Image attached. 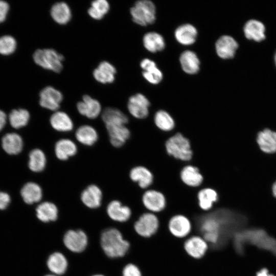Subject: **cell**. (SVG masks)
<instances>
[{
    "instance_id": "obj_1",
    "label": "cell",
    "mask_w": 276,
    "mask_h": 276,
    "mask_svg": "<svg viewBox=\"0 0 276 276\" xmlns=\"http://www.w3.org/2000/svg\"><path fill=\"white\" fill-rule=\"evenodd\" d=\"M101 245L106 255L111 258H121L129 251L130 243L114 228L104 230L101 236Z\"/></svg>"
},
{
    "instance_id": "obj_2",
    "label": "cell",
    "mask_w": 276,
    "mask_h": 276,
    "mask_svg": "<svg viewBox=\"0 0 276 276\" xmlns=\"http://www.w3.org/2000/svg\"><path fill=\"white\" fill-rule=\"evenodd\" d=\"M167 154L175 159L189 163L192 159L193 152L190 140L180 132H176L169 137L165 143Z\"/></svg>"
},
{
    "instance_id": "obj_3",
    "label": "cell",
    "mask_w": 276,
    "mask_h": 276,
    "mask_svg": "<svg viewBox=\"0 0 276 276\" xmlns=\"http://www.w3.org/2000/svg\"><path fill=\"white\" fill-rule=\"evenodd\" d=\"M160 222L156 214L146 212L134 222L133 228L135 233L143 238H150L158 232Z\"/></svg>"
},
{
    "instance_id": "obj_4",
    "label": "cell",
    "mask_w": 276,
    "mask_h": 276,
    "mask_svg": "<svg viewBox=\"0 0 276 276\" xmlns=\"http://www.w3.org/2000/svg\"><path fill=\"white\" fill-rule=\"evenodd\" d=\"M133 21L137 25L146 26L153 24L156 19V8L149 0L137 1L130 9Z\"/></svg>"
},
{
    "instance_id": "obj_5",
    "label": "cell",
    "mask_w": 276,
    "mask_h": 276,
    "mask_svg": "<svg viewBox=\"0 0 276 276\" xmlns=\"http://www.w3.org/2000/svg\"><path fill=\"white\" fill-rule=\"evenodd\" d=\"M34 62L47 70L59 73L62 69L63 56L51 49H39L33 55Z\"/></svg>"
},
{
    "instance_id": "obj_6",
    "label": "cell",
    "mask_w": 276,
    "mask_h": 276,
    "mask_svg": "<svg viewBox=\"0 0 276 276\" xmlns=\"http://www.w3.org/2000/svg\"><path fill=\"white\" fill-rule=\"evenodd\" d=\"M168 229L171 235L179 239H185L192 234L193 225L191 220L182 214H176L168 222Z\"/></svg>"
},
{
    "instance_id": "obj_7",
    "label": "cell",
    "mask_w": 276,
    "mask_h": 276,
    "mask_svg": "<svg viewBox=\"0 0 276 276\" xmlns=\"http://www.w3.org/2000/svg\"><path fill=\"white\" fill-rule=\"evenodd\" d=\"M142 202L147 211L156 214L164 211L167 206L165 195L153 189L145 190L142 196Z\"/></svg>"
},
{
    "instance_id": "obj_8",
    "label": "cell",
    "mask_w": 276,
    "mask_h": 276,
    "mask_svg": "<svg viewBox=\"0 0 276 276\" xmlns=\"http://www.w3.org/2000/svg\"><path fill=\"white\" fill-rule=\"evenodd\" d=\"M183 247L190 257L195 260H200L205 256L210 246L202 236L191 235L184 240Z\"/></svg>"
},
{
    "instance_id": "obj_9",
    "label": "cell",
    "mask_w": 276,
    "mask_h": 276,
    "mask_svg": "<svg viewBox=\"0 0 276 276\" xmlns=\"http://www.w3.org/2000/svg\"><path fill=\"white\" fill-rule=\"evenodd\" d=\"M150 107L149 100L142 94H136L130 97L127 103L129 112L138 120H144L149 117Z\"/></svg>"
},
{
    "instance_id": "obj_10",
    "label": "cell",
    "mask_w": 276,
    "mask_h": 276,
    "mask_svg": "<svg viewBox=\"0 0 276 276\" xmlns=\"http://www.w3.org/2000/svg\"><path fill=\"white\" fill-rule=\"evenodd\" d=\"M63 243L65 247L71 251L81 252L86 248L88 239L83 231L71 229L64 235Z\"/></svg>"
},
{
    "instance_id": "obj_11",
    "label": "cell",
    "mask_w": 276,
    "mask_h": 276,
    "mask_svg": "<svg viewBox=\"0 0 276 276\" xmlns=\"http://www.w3.org/2000/svg\"><path fill=\"white\" fill-rule=\"evenodd\" d=\"M130 179L144 190L149 189L154 181L152 172L143 166L132 167L129 173Z\"/></svg>"
},
{
    "instance_id": "obj_12",
    "label": "cell",
    "mask_w": 276,
    "mask_h": 276,
    "mask_svg": "<svg viewBox=\"0 0 276 276\" xmlns=\"http://www.w3.org/2000/svg\"><path fill=\"white\" fill-rule=\"evenodd\" d=\"M40 106L51 110H57L63 99L62 94L52 86H47L40 93Z\"/></svg>"
},
{
    "instance_id": "obj_13",
    "label": "cell",
    "mask_w": 276,
    "mask_h": 276,
    "mask_svg": "<svg viewBox=\"0 0 276 276\" xmlns=\"http://www.w3.org/2000/svg\"><path fill=\"white\" fill-rule=\"evenodd\" d=\"M180 178L184 185L192 188H200L203 181V176L199 169L189 163L181 169Z\"/></svg>"
},
{
    "instance_id": "obj_14",
    "label": "cell",
    "mask_w": 276,
    "mask_h": 276,
    "mask_svg": "<svg viewBox=\"0 0 276 276\" xmlns=\"http://www.w3.org/2000/svg\"><path fill=\"white\" fill-rule=\"evenodd\" d=\"M238 48V44L231 36L223 35L216 41V51L221 58L226 59L234 57Z\"/></svg>"
},
{
    "instance_id": "obj_15",
    "label": "cell",
    "mask_w": 276,
    "mask_h": 276,
    "mask_svg": "<svg viewBox=\"0 0 276 276\" xmlns=\"http://www.w3.org/2000/svg\"><path fill=\"white\" fill-rule=\"evenodd\" d=\"M107 213L113 220L119 222L128 221L132 216L131 208L128 205H123L119 200H113L107 205Z\"/></svg>"
},
{
    "instance_id": "obj_16",
    "label": "cell",
    "mask_w": 276,
    "mask_h": 276,
    "mask_svg": "<svg viewBox=\"0 0 276 276\" xmlns=\"http://www.w3.org/2000/svg\"><path fill=\"white\" fill-rule=\"evenodd\" d=\"M256 141L260 149L264 153H276L275 131L265 128L258 133Z\"/></svg>"
},
{
    "instance_id": "obj_17",
    "label": "cell",
    "mask_w": 276,
    "mask_h": 276,
    "mask_svg": "<svg viewBox=\"0 0 276 276\" xmlns=\"http://www.w3.org/2000/svg\"><path fill=\"white\" fill-rule=\"evenodd\" d=\"M106 127L110 142L115 147L123 146L131 137V131L126 125H110Z\"/></svg>"
},
{
    "instance_id": "obj_18",
    "label": "cell",
    "mask_w": 276,
    "mask_h": 276,
    "mask_svg": "<svg viewBox=\"0 0 276 276\" xmlns=\"http://www.w3.org/2000/svg\"><path fill=\"white\" fill-rule=\"evenodd\" d=\"M77 108L81 114L89 119L96 118L101 111V104L99 101L88 95L83 97L82 101L77 103Z\"/></svg>"
},
{
    "instance_id": "obj_19",
    "label": "cell",
    "mask_w": 276,
    "mask_h": 276,
    "mask_svg": "<svg viewBox=\"0 0 276 276\" xmlns=\"http://www.w3.org/2000/svg\"><path fill=\"white\" fill-rule=\"evenodd\" d=\"M197 196L199 208L205 212L210 211L219 199L217 191L209 187L201 188Z\"/></svg>"
},
{
    "instance_id": "obj_20",
    "label": "cell",
    "mask_w": 276,
    "mask_h": 276,
    "mask_svg": "<svg viewBox=\"0 0 276 276\" xmlns=\"http://www.w3.org/2000/svg\"><path fill=\"white\" fill-rule=\"evenodd\" d=\"M140 66L144 71V78L150 83L157 84L162 80L163 73L154 61L148 58L144 59L141 61Z\"/></svg>"
},
{
    "instance_id": "obj_21",
    "label": "cell",
    "mask_w": 276,
    "mask_h": 276,
    "mask_svg": "<svg viewBox=\"0 0 276 276\" xmlns=\"http://www.w3.org/2000/svg\"><path fill=\"white\" fill-rule=\"evenodd\" d=\"M197 34V30L194 26L186 24L176 28L174 36L176 40L181 44L189 45L195 42Z\"/></svg>"
},
{
    "instance_id": "obj_22",
    "label": "cell",
    "mask_w": 276,
    "mask_h": 276,
    "mask_svg": "<svg viewBox=\"0 0 276 276\" xmlns=\"http://www.w3.org/2000/svg\"><path fill=\"white\" fill-rule=\"evenodd\" d=\"M102 193L100 189L95 185L88 186L81 193V199L87 207L96 209L101 205Z\"/></svg>"
},
{
    "instance_id": "obj_23",
    "label": "cell",
    "mask_w": 276,
    "mask_h": 276,
    "mask_svg": "<svg viewBox=\"0 0 276 276\" xmlns=\"http://www.w3.org/2000/svg\"><path fill=\"white\" fill-rule=\"evenodd\" d=\"M102 119L105 126L126 125L129 123L127 116L121 110L112 107L105 108L102 113Z\"/></svg>"
},
{
    "instance_id": "obj_24",
    "label": "cell",
    "mask_w": 276,
    "mask_h": 276,
    "mask_svg": "<svg viewBox=\"0 0 276 276\" xmlns=\"http://www.w3.org/2000/svg\"><path fill=\"white\" fill-rule=\"evenodd\" d=\"M153 122L159 130L165 132L172 131L175 127V121L173 116L164 109H159L155 112Z\"/></svg>"
},
{
    "instance_id": "obj_25",
    "label": "cell",
    "mask_w": 276,
    "mask_h": 276,
    "mask_svg": "<svg viewBox=\"0 0 276 276\" xmlns=\"http://www.w3.org/2000/svg\"><path fill=\"white\" fill-rule=\"evenodd\" d=\"M116 70L107 61H102L93 72L95 79L102 83H110L113 82Z\"/></svg>"
},
{
    "instance_id": "obj_26",
    "label": "cell",
    "mask_w": 276,
    "mask_h": 276,
    "mask_svg": "<svg viewBox=\"0 0 276 276\" xmlns=\"http://www.w3.org/2000/svg\"><path fill=\"white\" fill-rule=\"evenodd\" d=\"M179 61L182 69L188 74H196L199 70L200 61L196 53L192 51L183 52Z\"/></svg>"
},
{
    "instance_id": "obj_27",
    "label": "cell",
    "mask_w": 276,
    "mask_h": 276,
    "mask_svg": "<svg viewBox=\"0 0 276 276\" xmlns=\"http://www.w3.org/2000/svg\"><path fill=\"white\" fill-rule=\"evenodd\" d=\"M265 28L263 24L255 19L248 20L244 27L246 38L258 42L265 38Z\"/></svg>"
},
{
    "instance_id": "obj_28",
    "label": "cell",
    "mask_w": 276,
    "mask_h": 276,
    "mask_svg": "<svg viewBox=\"0 0 276 276\" xmlns=\"http://www.w3.org/2000/svg\"><path fill=\"white\" fill-rule=\"evenodd\" d=\"M3 149L9 154H17L21 152L23 147L22 139L15 133L5 134L2 141Z\"/></svg>"
},
{
    "instance_id": "obj_29",
    "label": "cell",
    "mask_w": 276,
    "mask_h": 276,
    "mask_svg": "<svg viewBox=\"0 0 276 276\" xmlns=\"http://www.w3.org/2000/svg\"><path fill=\"white\" fill-rule=\"evenodd\" d=\"M47 266L54 274L61 275L67 270L68 263L65 257L61 252H55L47 260Z\"/></svg>"
},
{
    "instance_id": "obj_30",
    "label": "cell",
    "mask_w": 276,
    "mask_h": 276,
    "mask_svg": "<svg viewBox=\"0 0 276 276\" xmlns=\"http://www.w3.org/2000/svg\"><path fill=\"white\" fill-rule=\"evenodd\" d=\"M20 194L24 201L29 204L39 202L42 197L41 187L33 182L26 183L22 188Z\"/></svg>"
},
{
    "instance_id": "obj_31",
    "label": "cell",
    "mask_w": 276,
    "mask_h": 276,
    "mask_svg": "<svg viewBox=\"0 0 276 276\" xmlns=\"http://www.w3.org/2000/svg\"><path fill=\"white\" fill-rule=\"evenodd\" d=\"M52 127L58 131L67 132L72 130L74 125L71 118L66 113L57 111L51 117Z\"/></svg>"
},
{
    "instance_id": "obj_32",
    "label": "cell",
    "mask_w": 276,
    "mask_h": 276,
    "mask_svg": "<svg viewBox=\"0 0 276 276\" xmlns=\"http://www.w3.org/2000/svg\"><path fill=\"white\" fill-rule=\"evenodd\" d=\"M77 151L76 144L72 140L62 139L59 140L55 146V153L57 157L62 160L67 159L74 155Z\"/></svg>"
},
{
    "instance_id": "obj_33",
    "label": "cell",
    "mask_w": 276,
    "mask_h": 276,
    "mask_svg": "<svg viewBox=\"0 0 276 276\" xmlns=\"http://www.w3.org/2000/svg\"><path fill=\"white\" fill-rule=\"evenodd\" d=\"M37 218L43 222L55 221L58 218V211L56 205L51 202H43L36 209Z\"/></svg>"
},
{
    "instance_id": "obj_34",
    "label": "cell",
    "mask_w": 276,
    "mask_h": 276,
    "mask_svg": "<svg viewBox=\"0 0 276 276\" xmlns=\"http://www.w3.org/2000/svg\"><path fill=\"white\" fill-rule=\"evenodd\" d=\"M143 45L145 49L151 53H156L164 49L165 41L163 37L155 32H148L143 39Z\"/></svg>"
},
{
    "instance_id": "obj_35",
    "label": "cell",
    "mask_w": 276,
    "mask_h": 276,
    "mask_svg": "<svg viewBox=\"0 0 276 276\" xmlns=\"http://www.w3.org/2000/svg\"><path fill=\"white\" fill-rule=\"evenodd\" d=\"M51 15L54 21L61 25L67 24L72 16L70 7L64 2L55 4L51 8Z\"/></svg>"
},
{
    "instance_id": "obj_36",
    "label": "cell",
    "mask_w": 276,
    "mask_h": 276,
    "mask_svg": "<svg viewBox=\"0 0 276 276\" xmlns=\"http://www.w3.org/2000/svg\"><path fill=\"white\" fill-rule=\"evenodd\" d=\"M75 137L80 143L86 146H91L97 142L98 134L92 126L83 125L76 130Z\"/></svg>"
},
{
    "instance_id": "obj_37",
    "label": "cell",
    "mask_w": 276,
    "mask_h": 276,
    "mask_svg": "<svg viewBox=\"0 0 276 276\" xmlns=\"http://www.w3.org/2000/svg\"><path fill=\"white\" fill-rule=\"evenodd\" d=\"M46 163V157L42 150L35 149L30 152L28 166L32 171H42L45 167Z\"/></svg>"
},
{
    "instance_id": "obj_38",
    "label": "cell",
    "mask_w": 276,
    "mask_h": 276,
    "mask_svg": "<svg viewBox=\"0 0 276 276\" xmlns=\"http://www.w3.org/2000/svg\"><path fill=\"white\" fill-rule=\"evenodd\" d=\"M30 119V113L24 109L13 110L10 113L9 120L12 127L18 129L25 126Z\"/></svg>"
},
{
    "instance_id": "obj_39",
    "label": "cell",
    "mask_w": 276,
    "mask_h": 276,
    "mask_svg": "<svg viewBox=\"0 0 276 276\" xmlns=\"http://www.w3.org/2000/svg\"><path fill=\"white\" fill-rule=\"evenodd\" d=\"M109 9V5L105 0H96L91 3V6L88 10V13L93 18L102 19Z\"/></svg>"
},
{
    "instance_id": "obj_40",
    "label": "cell",
    "mask_w": 276,
    "mask_h": 276,
    "mask_svg": "<svg viewBox=\"0 0 276 276\" xmlns=\"http://www.w3.org/2000/svg\"><path fill=\"white\" fill-rule=\"evenodd\" d=\"M16 47V40L12 36L6 35L0 37V54H11L14 52Z\"/></svg>"
},
{
    "instance_id": "obj_41",
    "label": "cell",
    "mask_w": 276,
    "mask_h": 276,
    "mask_svg": "<svg viewBox=\"0 0 276 276\" xmlns=\"http://www.w3.org/2000/svg\"><path fill=\"white\" fill-rule=\"evenodd\" d=\"M122 276H143L140 268L133 263H129L122 269Z\"/></svg>"
},
{
    "instance_id": "obj_42",
    "label": "cell",
    "mask_w": 276,
    "mask_h": 276,
    "mask_svg": "<svg viewBox=\"0 0 276 276\" xmlns=\"http://www.w3.org/2000/svg\"><path fill=\"white\" fill-rule=\"evenodd\" d=\"M9 9V6L6 2L0 1V23L5 20Z\"/></svg>"
},
{
    "instance_id": "obj_43",
    "label": "cell",
    "mask_w": 276,
    "mask_h": 276,
    "mask_svg": "<svg viewBox=\"0 0 276 276\" xmlns=\"http://www.w3.org/2000/svg\"><path fill=\"white\" fill-rule=\"evenodd\" d=\"M10 202V196L7 193L0 191V210L6 209Z\"/></svg>"
},
{
    "instance_id": "obj_44",
    "label": "cell",
    "mask_w": 276,
    "mask_h": 276,
    "mask_svg": "<svg viewBox=\"0 0 276 276\" xmlns=\"http://www.w3.org/2000/svg\"><path fill=\"white\" fill-rule=\"evenodd\" d=\"M7 117L5 113L0 110V131L4 128L6 123Z\"/></svg>"
},
{
    "instance_id": "obj_45",
    "label": "cell",
    "mask_w": 276,
    "mask_h": 276,
    "mask_svg": "<svg viewBox=\"0 0 276 276\" xmlns=\"http://www.w3.org/2000/svg\"><path fill=\"white\" fill-rule=\"evenodd\" d=\"M256 276H274L269 273L268 270L266 268H263L260 271L258 272Z\"/></svg>"
},
{
    "instance_id": "obj_46",
    "label": "cell",
    "mask_w": 276,
    "mask_h": 276,
    "mask_svg": "<svg viewBox=\"0 0 276 276\" xmlns=\"http://www.w3.org/2000/svg\"><path fill=\"white\" fill-rule=\"evenodd\" d=\"M272 193L273 197L276 198V180L273 182L272 186Z\"/></svg>"
},
{
    "instance_id": "obj_47",
    "label": "cell",
    "mask_w": 276,
    "mask_h": 276,
    "mask_svg": "<svg viewBox=\"0 0 276 276\" xmlns=\"http://www.w3.org/2000/svg\"><path fill=\"white\" fill-rule=\"evenodd\" d=\"M45 276H57L56 274H47V275H45Z\"/></svg>"
},
{
    "instance_id": "obj_48",
    "label": "cell",
    "mask_w": 276,
    "mask_h": 276,
    "mask_svg": "<svg viewBox=\"0 0 276 276\" xmlns=\"http://www.w3.org/2000/svg\"><path fill=\"white\" fill-rule=\"evenodd\" d=\"M93 276H104V275H101V274H96V275H93Z\"/></svg>"
},
{
    "instance_id": "obj_49",
    "label": "cell",
    "mask_w": 276,
    "mask_h": 276,
    "mask_svg": "<svg viewBox=\"0 0 276 276\" xmlns=\"http://www.w3.org/2000/svg\"><path fill=\"white\" fill-rule=\"evenodd\" d=\"M274 60H275V64H276V54H275V57H274Z\"/></svg>"
}]
</instances>
